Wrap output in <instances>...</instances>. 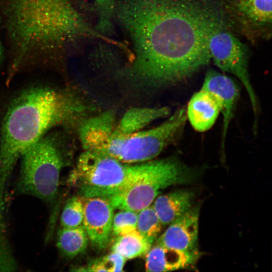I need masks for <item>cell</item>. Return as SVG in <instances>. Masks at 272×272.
<instances>
[{"mask_svg":"<svg viewBox=\"0 0 272 272\" xmlns=\"http://www.w3.org/2000/svg\"><path fill=\"white\" fill-rule=\"evenodd\" d=\"M138 213L128 210H119L113 216L112 233L117 237L137 230Z\"/></svg>","mask_w":272,"mask_h":272,"instance_id":"24","label":"cell"},{"mask_svg":"<svg viewBox=\"0 0 272 272\" xmlns=\"http://www.w3.org/2000/svg\"><path fill=\"white\" fill-rule=\"evenodd\" d=\"M221 112V106L217 97L202 88L192 95L186 109L187 119L199 132L209 130Z\"/></svg>","mask_w":272,"mask_h":272,"instance_id":"15","label":"cell"},{"mask_svg":"<svg viewBox=\"0 0 272 272\" xmlns=\"http://www.w3.org/2000/svg\"><path fill=\"white\" fill-rule=\"evenodd\" d=\"M152 245L135 230L117 236L112 245L111 250L127 260L145 255Z\"/></svg>","mask_w":272,"mask_h":272,"instance_id":"19","label":"cell"},{"mask_svg":"<svg viewBox=\"0 0 272 272\" xmlns=\"http://www.w3.org/2000/svg\"><path fill=\"white\" fill-rule=\"evenodd\" d=\"M89 241L87 233L82 225L72 228L62 227L58 232L56 245L63 255L72 258L86 250Z\"/></svg>","mask_w":272,"mask_h":272,"instance_id":"18","label":"cell"},{"mask_svg":"<svg viewBox=\"0 0 272 272\" xmlns=\"http://www.w3.org/2000/svg\"><path fill=\"white\" fill-rule=\"evenodd\" d=\"M187 120L186 108H178L157 126L126 136L112 137L106 155L127 164L152 160L179 138Z\"/></svg>","mask_w":272,"mask_h":272,"instance_id":"7","label":"cell"},{"mask_svg":"<svg viewBox=\"0 0 272 272\" xmlns=\"http://www.w3.org/2000/svg\"><path fill=\"white\" fill-rule=\"evenodd\" d=\"M163 226L152 205L138 212L137 230L151 244L159 237Z\"/></svg>","mask_w":272,"mask_h":272,"instance_id":"20","label":"cell"},{"mask_svg":"<svg viewBox=\"0 0 272 272\" xmlns=\"http://www.w3.org/2000/svg\"><path fill=\"white\" fill-rule=\"evenodd\" d=\"M126 259L119 254L112 251L101 257L91 261L85 267L75 270L84 271H122Z\"/></svg>","mask_w":272,"mask_h":272,"instance_id":"21","label":"cell"},{"mask_svg":"<svg viewBox=\"0 0 272 272\" xmlns=\"http://www.w3.org/2000/svg\"><path fill=\"white\" fill-rule=\"evenodd\" d=\"M2 23V20L1 16L0 15V26ZM4 56H5V50H4L3 46L2 45V43L1 38H0V66L1 65L4 60Z\"/></svg>","mask_w":272,"mask_h":272,"instance_id":"25","label":"cell"},{"mask_svg":"<svg viewBox=\"0 0 272 272\" xmlns=\"http://www.w3.org/2000/svg\"><path fill=\"white\" fill-rule=\"evenodd\" d=\"M98 15V21L95 28L100 33L107 36L112 28L114 18L115 0H94Z\"/></svg>","mask_w":272,"mask_h":272,"instance_id":"23","label":"cell"},{"mask_svg":"<svg viewBox=\"0 0 272 272\" xmlns=\"http://www.w3.org/2000/svg\"><path fill=\"white\" fill-rule=\"evenodd\" d=\"M149 161L130 164L112 157L84 151L69 182L82 197L109 198L121 192L146 169Z\"/></svg>","mask_w":272,"mask_h":272,"instance_id":"4","label":"cell"},{"mask_svg":"<svg viewBox=\"0 0 272 272\" xmlns=\"http://www.w3.org/2000/svg\"><path fill=\"white\" fill-rule=\"evenodd\" d=\"M170 113L167 107L131 108L116 124L112 137L126 136L142 130L154 121L168 116Z\"/></svg>","mask_w":272,"mask_h":272,"instance_id":"17","label":"cell"},{"mask_svg":"<svg viewBox=\"0 0 272 272\" xmlns=\"http://www.w3.org/2000/svg\"><path fill=\"white\" fill-rule=\"evenodd\" d=\"M20 158V190L45 201L52 200L57 192L63 164L60 146L54 135H44Z\"/></svg>","mask_w":272,"mask_h":272,"instance_id":"6","label":"cell"},{"mask_svg":"<svg viewBox=\"0 0 272 272\" xmlns=\"http://www.w3.org/2000/svg\"><path fill=\"white\" fill-rule=\"evenodd\" d=\"M114 17L131 41L127 74L157 86L182 81L207 65L210 37L224 22L216 0H118Z\"/></svg>","mask_w":272,"mask_h":272,"instance_id":"1","label":"cell"},{"mask_svg":"<svg viewBox=\"0 0 272 272\" xmlns=\"http://www.w3.org/2000/svg\"><path fill=\"white\" fill-rule=\"evenodd\" d=\"M229 9L237 25L249 37L270 36L271 0L232 1Z\"/></svg>","mask_w":272,"mask_h":272,"instance_id":"10","label":"cell"},{"mask_svg":"<svg viewBox=\"0 0 272 272\" xmlns=\"http://www.w3.org/2000/svg\"><path fill=\"white\" fill-rule=\"evenodd\" d=\"M115 125V115L110 111L84 121L79 137L84 151L104 155Z\"/></svg>","mask_w":272,"mask_h":272,"instance_id":"13","label":"cell"},{"mask_svg":"<svg viewBox=\"0 0 272 272\" xmlns=\"http://www.w3.org/2000/svg\"><path fill=\"white\" fill-rule=\"evenodd\" d=\"M201 88L214 94L220 103L223 116L221 147L224 149L229 126L239 97L238 87L224 73L210 69L206 74Z\"/></svg>","mask_w":272,"mask_h":272,"instance_id":"12","label":"cell"},{"mask_svg":"<svg viewBox=\"0 0 272 272\" xmlns=\"http://www.w3.org/2000/svg\"><path fill=\"white\" fill-rule=\"evenodd\" d=\"M194 198L191 190L178 189L157 196L152 206L162 224L166 226L189 210Z\"/></svg>","mask_w":272,"mask_h":272,"instance_id":"16","label":"cell"},{"mask_svg":"<svg viewBox=\"0 0 272 272\" xmlns=\"http://www.w3.org/2000/svg\"><path fill=\"white\" fill-rule=\"evenodd\" d=\"M145 256L146 270L155 272L188 268L195 263L199 254L198 250H178L156 240Z\"/></svg>","mask_w":272,"mask_h":272,"instance_id":"14","label":"cell"},{"mask_svg":"<svg viewBox=\"0 0 272 272\" xmlns=\"http://www.w3.org/2000/svg\"><path fill=\"white\" fill-rule=\"evenodd\" d=\"M84 107L71 92L47 87L32 88L15 98L2 123L0 176L7 177L23 153L48 130L73 121Z\"/></svg>","mask_w":272,"mask_h":272,"instance_id":"3","label":"cell"},{"mask_svg":"<svg viewBox=\"0 0 272 272\" xmlns=\"http://www.w3.org/2000/svg\"><path fill=\"white\" fill-rule=\"evenodd\" d=\"M209 49L215 65L223 72L236 77L245 87L256 122L259 107L248 72L249 52L247 46L227 29L224 21L212 33Z\"/></svg>","mask_w":272,"mask_h":272,"instance_id":"8","label":"cell"},{"mask_svg":"<svg viewBox=\"0 0 272 272\" xmlns=\"http://www.w3.org/2000/svg\"><path fill=\"white\" fill-rule=\"evenodd\" d=\"M0 15L13 73L27 63L56 62L84 40L115 43L90 25L75 0H0Z\"/></svg>","mask_w":272,"mask_h":272,"instance_id":"2","label":"cell"},{"mask_svg":"<svg viewBox=\"0 0 272 272\" xmlns=\"http://www.w3.org/2000/svg\"><path fill=\"white\" fill-rule=\"evenodd\" d=\"M83 205L81 196H74L66 202L60 217L62 228H72L83 225Z\"/></svg>","mask_w":272,"mask_h":272,"instance_id":"22","label":"cell"},{"mask_svg":"<svg viewBox=\"0 0 272 272\" xmlns=\"http://www.w3.org/2000/svg\"><path fill=\"white\" fill-rule=\"evenodd\" d=\"M200 172L175 158L150 160L145 171L121 192L108 198L114 209L139 212L151 205L160 191L195 182Z\"/></svg>","mask_w":272,"mask_h":272,"instance_id":"5","label":"cell"},{"mask_svg":"<svg viewBox=\"0 0 272 272\" xmlns=\"http://www.w3.org/2000/svg\"><path fill=\"white\" fill-rule=\"evenodd\" d=\"M199 207H191L169 225L156 240L164 245L183 251L197 250Z\"/></svg>","mask_w":272,"mask_h":272,"instance_id":"11","label":"cell"},{"mask_svg":"<svg viewBox=\"0 0 272 272\" xmlns=\"http://www.w3.org/2000/svg\"><path fill=\"white\" fill-rule=\"evenodd\" d=\"M81 197L84 209L83 225L92 246L102 250L110 241L114 209L107 198Z\"/></svg>","mask_w":272,"mask_h":272,"instance_id":"9","label":"cell"},{"mask_svg":"<svg viewBox=\"0 0 272 272\" xmlns=\"http://www.w3.org/2000/svg\"><path fill=\"white\" fill-rule=\"evenodd\" d=\"M232 1H234V2H246L249 0H232Z\"/></svg>","mask_w":272,"mask_h":272,"instance_id":"26","label":"cell"}]
</instances>
